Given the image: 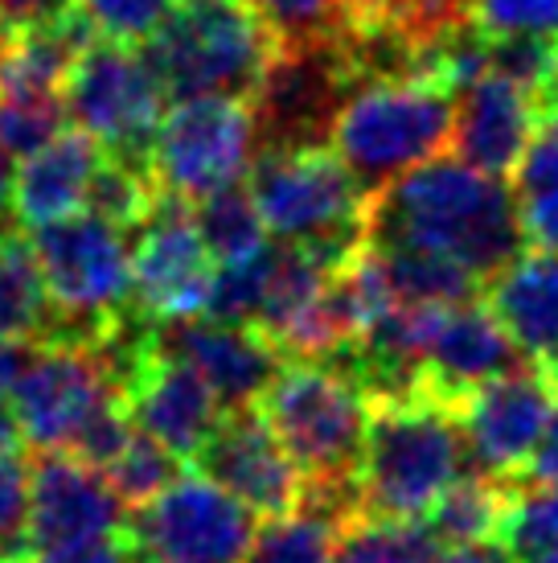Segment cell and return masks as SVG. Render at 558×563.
<instances>
[{
	"instance_id": "ab89813d",
	"label": "cell",
	"mask_w": 558,
	"mask_h": 563,
	"mask_svg": "<svg viewBox=\"0 0 558 563\" xmlns=\"http://www.w3.org/2000/svg\"><path fill=\"white\" fill-rule=\"evenodd\" d=\"M75 9V0H0V37L54 25V21H63Z\"/></svg>"
},
{
	"instance_id": "d6a6232c",
	"label": "cell",
	"mask_w": 558,
	"mask_h": 563,
	"mask_svg": "<svg viewBox=\"0 0 558 563\" xmlns=\"http://www.w3.org/2000/svg\"><path fill=\"white\" fill-rule=\"evenodd\" d=\"M66 128L63 95H0V148L30 157Z\"/></svg>"
},
{
	"instance_id": "30bf717a",
	"label": "cell",
	"mask_w": 558,
	"mask_h": 563,
	"mask_svg": "<svg viewBox=\"0 0 558 563\" xmlns=\"http://www.w3.org/2000/svg\"><path fill=\"white\" fill-rule=\"evenodd\" d=\"M136 563H243L255 515L202 470L177 473L124 522Z\"/></svg>"
},
{
	"instance_id": "6da1fadb",
	"label": "cell",
	"mask_w": 558,
	"mask_h": 563,
	"mask_svg": "<svg viewBox=\"0 0 558 563\" xmlns=\"http://www.w3.org/2000/svg\"><path fill=\"white\" fill-rule=\"evenodd\" d=\"M366 243L439 251L481 284L526 247L505 181L435 157L370 194Z\"/></svg>"
},
{
	"instance_id": "b9f144b4",
	"label": "cell",
	"mask_w": 558,
	"mask_h": 563,
	"mask_svg": "<svg viewBox=\"0 0 558 563\" xmlns=\"http://www.w3.org/2000/svg\"><path fill=\"white\" fill-rule=\"evenodd\" d=\"M522 482H558V399L550 407V416H546V428L543 437H538V449L529 456Z\"/></svg>"
},
{
	"instance_id": "44dd1931",
	"label": "cell",
	"mask_w": 558,
	"mask_h": 563,
	"mask_svg": "<svg viewBox=\"0 0 558 563\" xmlns=\"http://www.w3.org/2000/svg\"><path fill=\"white\" fill-rule=\"evenodd\" d=\"M481 297L517 354L558 378V251L522 247L481 284Z\"/></svg>"
},
{
	"instance_id": "cb8c5ba5",
	"label": "cell",
	"mask_w": 558,
	"mask_h": 563,
	"mask_svg": "<svg viewBox=\"0 0 558 563\" xmlns=\"http://www.w3.org/2000/svg\"><path fill=\"white\" fill-rule=\"evenodd\" d=\"M513 485L481 477V473H460L456 482L439 494L423 527L435 534L439 548H468V543H496L501 518L510 506Z\"/></svg>"
},
{
	"instance_id": "484cf974",
	"label": "cell",
	"mask_w": 558,
	"mask_h": 563,
	"mask_svg": "<svg viewBox=\"0 0 558 563\" xmlns=\"http://www.w3.org/2000/svg\"><path fill=\"white\" fill-rule=\"evenodd\" d=\"M49 325V300L30 239L0 231V342L37 345Z\"/></svg>"
},
{
	"instance_id": "2e32d148",
	"label": "cell",
	"mask_w": 558,
	"mask_h": 563,
	"mask_svg": "<svg viewBox=\"0 0 558 563\" xmlns=\"http://www.w3.org/2000/svg\"><path fill=\"white\" fill-rule=\"evenodd\" d=\"M127 506L115 498L103 470L70 453H42L30 465V555L115 534Z\"/></svg>"
},
{
	"instance_id": "ba28073f",
	"label": "cell",
	"mask_w": 558,
	"mask_h": 563,
	"mask_svg": "<svg viewBox=\"0 0 558 563\" xmlns=\"http://www.w3.org/2000/svg\"><path fill=\"white\" fill-rule=\"evenodd\" d=\"M63 103L66 120L94 136L108 157L148 169V148L165 115V91L140 49L91 37L66 70Z\"/></svg>"
},
{
	"instance_id": "4fadbf2b",
	"label": "cell",
	"mask_w": 558,
	"mask_h": 563,
	"mask_svg": "<svg viewBox=\"0 0 558 563\" xmlns=\"http://www.w3.org/2000/svg\"><path fill=\"white\" fill-rule=\"evenodd\" d=\"M555 399L558 378L534 362L513 366L501 378L477 387L456 407L460 440H465V456L472 461V470L493 482L522 485Z\"/></svg>"
},
{
	"instance_id": "e575fe53",
	"label": "cell",
	"mask_w": 558,
	"mask_h": 563,
	"mask_svg": "<svg viewBox=\"0 0 558 563\" xmlns=\"http://www.w3.org/2000/svg\"><path fill=\"white\" fill-rule=\"evenodd\" d=\"M279 42H333L345 33L342 0H247Z\"/></svg>"
},
{
	"instance_id": "7dc6e473",
	"label": "cell",
	"mask_w": 558,
	"mask_h": 563,
	"mask_svg": "<svg viewBox=\"0 0 558 563\" xmlns=\"http://www.w3.org/2000/svg\"><path fill=\"white\" fill-rule=\"evenodd\" d=\"M546 563H558V555H555V560H546Z\"/></svg>"
},
{
	"instance_id": "ee69618b",
	"label": "cell",
	"mask_w": 558,
	"mask_h": 563,
	"mask_svg": "<svg viewBox=\"0 0 558 563\" xmlns=\"http://www.w3.org/2000/svg\"><path fill=\"white\" fill-rule=\"evenodd\" d=\"M25 358H30V345L25 342H0V399H9L13 378L21 375Z\"/></svg>"
},
{
	"instance_id": "52a82bcc",
	"label": "cell",
	"mask_w": 558,
	"mask_h": 563,
	"mask_svg": "<svg viewBox=\"0 0 558 563\" xmlns=\"http://www.w3.org/2000/svg\"><path fill=\"white\" fill-rule=\"evenodd\" d=\"M30 251L49 300V325L42 342H103L115 317L127 309V288H132L127 231L111 227L99 214H66L37 227Z\"/></svg>"
},
{
	"instance_id": "7c38bea8",
	"label": "cell",
	"mask_w": 558,
	"mask_h": 563,
	"mask_svg": "<svg viewBox=\"0 0 558 563\" xmlns=\"http://www.w3.org/2000/svg\"><path fill=\"white\" fill-rule=\"evenodd\" d=\"M115 391L99 345L87 342H42L30 345V358L13 378V416L21 440L37 453L70 449L75 432L94 407Z\"/></svg>"
},
{
	"instance_id": "5b68a950",
	"label": "cell",
	"mask_w": 558,
	"mask_h": 563,
	"mask_svg": "<svg viewBox=\"0 0 558 563\" xmlns=\"http://www.w3.org/2000/svg\"><path fill=\"white\" fill-rule=\"evenodd\" d=\"M140 46L172 103L198 95L250 99L276 58L279 37L247 0H177Z\"/></svg>"
},
{
	"instance_id": "4316f807",
	"label": "cell",
	"mask_w": 558,
	"mask_h": 563,
	"mask_svg": "<svg viewBox=\"0 0 558 563\" xmlns=\"http://www.w3.org/2000/svg\"><path fill=\"white\" fill-rule=\"evenodd\" d=\"M193 227H198V235H202L205 251L217 267L243 264L267 247L264 214H259V206L243 181L193 202Z\"/></svg>"
},
{
	"instance_id": "7a4b0ae2",
	"label": "cell",
	"mask_w": 558,
	"mask_h": 563,
	"mask_svg": "<svg viewBox=\"0 0 558 563\" xmlns=\"http://www.w3.org/2000/svg\"><path fill=\"white\" fill-rule=\"evenodd\" d=\"M456 407L432 395L378 399L357 461V501L366 518L423 522L439 494L465 473Z\"/></svg>"
},
{
	"instance_id": "ffe728a7",
	"label": "cell",
	"mask_w": 558,
	"mask_h": 563,
	"mask_svg": "<svg viewBox=\"0 0 558 563\" xmlns=\"http://www.w3.org/2000/svg\"><path fill=\"white\" fill-rule=\"evenodd\" d=\"M534 120H538V99L505 75L484 70L456 91L451 148L460 153L465 165L505 181L526 153Z\"/></svg>"
},
{
	"instance_id": "8992f818",
	"label": "cell",
	"mask_w": 558,
	"mask_h": 563,
	"mask_svg": "<svg viewBox=\"0 0 558 563\" xmlns=\"http://www.w3.org/2000/svg\"><path fill=\"white\" fill-rule=\"evenodd\" d=\"M370 407V395L333 358H292L255 399L304 485H357Z\"/></svg>"
},
{
	"instance_id": "60d3db41",
	"label": "cell",
	"mask_w": 558,
	"mask_h": 563,
	"mask_svg": "<svg viewBox=\"0 0 558 563\" xmlns=\"http://www.w3.org/2000/svg\"><path fill=\"white\" fill-rule=\"evenodd\" d=\"M411 0H342L345 33H387L399 25Z\"/></svg>"
},
{
	"instance_id": "603a6c76",
	"label": "cell",
	"mask_w": 558,
	"mask_h": 563,
	"mask_svg": "<svg viewBox=\"0 0 558 563\" xmlns=\"http://www.w3.org/2000/svg\"><path fill=\"white\" fill-rule=\"evenodd\" d=\"M513 210L529 247L558 251V95L538 108L526 153L513 169Z\"/></svg>"
},
{
	"instance_id": "c3c4849f",
	"label": "cell",
	"mask_w": 558,
	"mask_h": 563,
	"mask_svg": "<svg viewBox=\"0 0 558 563\" xmlns=\"http://www.w3.org/2000/svg\"><path fill=\"white\" fill-rule=\"evenodd\" d=\"M0 563H9V560H4V555H0Z\"/></svg>"
},
{
	"instance_id": "277c9868",
	"label": "cell",
	"mask_w": 558,
	"mask_h": 563,
	"mask_svg": "<svg viewBox=\"0 0 558 563\" xmlns=\"http://www.w3.org/2000/svg\"><path fill=\"white\" fill-rule=\"evenodd\" d=\"M456 95L439 79H357L333 111L328 141L366 194L451 148Z\"/></svg>"
},
{
	"instance_id": "f6af8a7d",
	"label": "cell",
	"mask_w": 558,
	"mask_h": 563,
	"mask_svg": "<svg viewBox=\"0 0 558 563\" xmlns=\"http://www.w3.org/2000/svg\"><path fill=\"white\" fill-rule=\"evenodd\" d=\"M13 449H25V440H21V423L13 416V404L0 399V453H13Z\"/></svg>"
},
{
	"instance_id": "ac0fdd59",
	"label": "cell",
	"mask_w": 558,
	"mask_h": 563,
	"mask_svg": "<svg viewBox=\"0 0 558 563\" xmlns=\"http://www.w3.org/2000/svg\"><path fill=\"white\" fill-rule=\"evenodd\" d=\"M156 345L172 358L189 362L210 383L222 411L255 407L264 387L283 366V354L267 342L255 325L243 321H214V317H186V321H160Z\"/></svg>"
},
{
	"instance_id": "d4e9b609",
	"label": "cell",
	"mask_w": 558,
	"mask_h": 563,
	"mask_svg": "<svg viewBox=\"0 0 558 563\" xmlns=\"http://www.w3.org/2000/svg\"><path fill=\"white\" fill-rule=\"evenodd\" d=\"M382 276L390 284V297L411 300V305H465V300L481 297V280L460 267L456 260L439 255V251L423 247H373Z\"/></svg>"
},
{
	"instance_id": "836d02e7",
	"label": "cell",
	"mask_w": 558,
	"mask_h": 563,
	"mask_svg": "<svg viewBox=\"0 0 558 563\" xmlns=\"http://www.w3.org/2000/svg\"><path fill=\"white\" fill-rule=\"evenodd\" d=\"M0 555L30 560V461L25 449L0 453Z\"/></svg>"
},
{
	"instance_id": "5bb4252c",
	"label": "cell",
	"mask_w": 558,
	"mask_h": 563,
	"mask_svg": "<svg viewBox=\"0 0 558 563\" xmlns=\"http://www.w3.org/2000/svg\"><path fill=\"white\" fill-rule=\"evenodd\" d=\"M214 272L217 264L193 227V206L160 198L148 222L140 227V243L132 247L127 305L156 325L202 317L214 288Z\"/></svg>"
},
{
	"instance_id": "7402d4cb",
	"label": "cell",
	"mask_w": 558,
	"mask_h": 563,
	"mask_svg": "<svg viewBox=\"0 0 558 563\" xmlns=\"http://www.w3.org/2000/svg\"><path fill=\"white\" fill-rule=\"evenodd\" d=\"M99 161L103 148L94 136H87L82 128H63L54 141L33 148L13 177V219L25 231H37L46 222L78 214Z\"/></svg>"
},
{
	"instance_id": "83f0119b",
	"label": "cell",
	"mask_w": 558,
	"mask_h": 563,
	"mask_svg": "<svg viewBox=\"0 0 558 563\" xmlns=\"http://www.w3.org/2000/svg\"><path fill=\"white\" fill-rule=\"evenodd\" d=\"M342 527V518L300 501L288 515H276L264 527H255L243 563H333Z\"/></svg>"
},
{
	"instance_id": "f1b7e54d",
	"label": "cell",
	"mask_w": 558,
	"mask_h": 563,
	"mask_svg": "<svg viewBox=\"0 0 558 563\" xmlns=\"http://www.w3.org/2000/svg\"><path fill=\"white\" fill-rule=\"evenodd\" d=\"M496 548L510 563H546L558 555V482L513 485Z\"/></svg>"
},
{
	"instance_id": "3957f363",
	"label": "cell",
	"mask_w": 558,
	"mask_h": 563,
	"mask_svg": "<svg viewBox=\"0 0 558 563\" xmlns=\"http://www.w3.org/2000/svg\"><path fill=\"white\" fill-rule=\"evenodd\" d=\"M247 189L264 214L267 235L279 243L316 251L328 267H342L366 247L370 194L357 186L328 144L255 148Z\"/></svg>"
},
{
	"instance_id": "9a60e30c",
	"label": "cell",
	"mask_w": 558,
	"mask_h": 563,
	"mask_svg": "<svg viewBox=\"0 0 558 563\" xmlns=\"http://www.w3.org/2000/svg\"><path fill=\"white\" fill-rule=\"evenodd\" d=\"M193 465L243 501L255 518L288 515L304 501V473L295 470V461L283 453V444L255 407L222 411Z\"/></svg>"
},
{
	"instance_id": "8fae6325",
	"label": "cell",
	"mask_w": 558,
	"mask_h": 563,
	"mask_svg": "<svg viewBox=\"0 0 558 563\" xmlns=\"http://www.w3.org/2000/svg\"><path fill=\"white\" fill-rule=\"evenodd\" d=\"M357 82L354 58L342 37L333 42H279L264 79L250 95L255 148L325 144L333 111Z\"/></svg>"
},
{
	"instance_id": "4dcf8cb0",
	"label": "cell",
	"mask_w": 558,
	"mask_h": 563,
	"mask_svg": "<svg viewBox=\"0 0 558 563\" xmlns=\"http://www.w3.org/2000/svg\"><path fill=\"white\" fill-rule=\"evenodd\" d=\"M156 202H160V189H156L153 173L103 153L82 206H91V214L108 219L120 231H140L148 222V214L156 210Z\"/></svg>"
},
{
	"instance_id": "1f68e13d",
	"label": "cell",
	"mask_w": 558,
	"mask_h": 563,
	"mask_svg": "<svg viewBox=\"0 0 558 563\" xmlns=\"http://www.w3.org/2000/svg\"><path fill=\"white\" fill-rule=\"evenodd\" d=\"M177 473H181V461H177L165 444H156L153 437H144L140 428L132 432V440H127L124 449L103 465V477H108V485L115 489V498L124 501L127 510L148 506L165 485L177 482Z\"/></svg>"
},
{
	"instance_id": "d6986e66",
	"label": "cell",
	"mask_w": 558,
	"mask_h": 563,
	"mask_svg": "<svg viewBox=\"0 0 558 563\" xmlns=\"http://www.w3.org/2000/svg\"><path fill=\"white\" fill-rule=\"evenodd\" d=\"M513 366H522V354L501 321L489 313L484 300H465V305H451L435 329L432 350L423 358V375H418V391L448 407H460L477 387L501 378Z\"/></svg>"
},
{
	"instance_id": "e0dca14e",
	"label": "cell",
	"mask_w": 558,
	"mask_h": 563,
	"mask_svg": "<svg viewBox=\"0 0 558 563\" xmlns=\"http://www.w3.org/2000/svg\"><path fill=\"white\" fill-rule=\"evenodd\" d=\"M124 399L144 437L165 444L181 465H193V456L202 453L214 423L222 420V404L189 362L165 354L153 345L140 366L124 378Z\"/></svg>"
},
{
	"instance_id": "bcb514c9",
	"label": "cell",
	"mask_w": 558,
	"mask_h": 563,
	"mask_svg": "<svg viewBox=\"0 0 558 563\" xmlns=\"http://www.w3.org/2000/svg\"><path fill=\"white\" fill-rule=\"evenodd\" d=\"M9 210H13V161L0 148V231H9Z\"/></svg>"
},
{
	"instance_id": "9c48e42d",
	"label": "cell",
	"mask_w": 558,
	"mask_h": 563,
	"mask_svg": "<svg viewBox=\"0 0 558 563\" xmlns=\"http://www.w3.org/2000/svg\"><path fill=\"white\" fill-rule=\"evenodd\" d=\"M255 144L259 141H255V115L247 99H231V95L177 99L172 111H165L156 124L148 173L160 198L193 206L217 189L243 181Z\"/></svg>"
},
{
	"instance_id": "74e56055",
	"label": "cell",
	"mask_w": 558,
	"mask_h": 563,
	"mask_svg": "<svg viewBox=\"0 0 558 563\" xmlns=\"http://www.w3.org/2000/svg\"><path fill=\"white\" fill-rule=\"evenodd\" d=\"M472 21L489 37L505 33L558 37V0H472Z\"/></svg>"
},
{
	"instance_id": "8d00e7d4",
	"label": "cell",
	"mask_w": 558,
	"mask_h": 563,
	"mask_svg": "<svg viewBox=\"0 0 558 563\" xmlns=\"http://www.w3.org/2000/svg\"><path fill=\"white\" fill-rule=\"evenodd\" d=\"M132 432H136V423H132L127 399H124V391L115 387V391L87 416V423L75 432V440H70L66 453L78 456V461H87V465H94V470H103L111 456L132 440Z\"/></svg>"
},
{
	"instance_id": "f35d334b",
	"label": "cell",
	"mask_w": 558,
	"mask_h": 563,
	"mask_svg": "<svg viewBox=\"0 0 558 563\" xmlns=\"http://www.w3.org/2000/svg\"><path fill=\"white\" fill-rule=\"evenodd\" d=\"M25 563H136V555H132L127 531L120 527L115 534H103V539H87V543H70V548L54 551H33Z\"/></svg>"
},
{
	"instance_id": "d590c367",
	"label": "cell",
	"mask_w": 558,
	"mask_h": 563,
	"mask_svg": "<svg viewBox=\"0 0 558 563\" xmlns=\"http://www.w3.org/2000/svg\"><path fill=\"white\" fill-rule=\"evenodd\" d=\"M75 4L99 37L136 46L153 37V30L172 13L177 0H75Z\"/></svg>"
},
{
	"instance_id": "7bdbcfd3",
	"label": "cell",
	"mask_w": 558,
	"mask_h": 563,
	"mask_svg": "<svg viewBox=\"0 0 558 563\" xmlns=\"http://www.w3.org/2000/svg\"><path fill=\"white\" fill-rule=\"evenodd\" d=\"M435 563H510V555L496 543H468V548H444Z\"/></svg>"
},
{
	"instance_id": "f546056e",
	"label": "cell",
	"mask_w": 558,
	"mask_h": 563,
	"mask_svg": "<svg viewBox=\"0 0 558 563\" xmlns=\"http://www.w3.org/2000/svg\"><path fill=\"white\" fill-rule=\"evenodd\" d=\"M435 534L423 522H387L357 515L342 527L333 563H435Z\"/></svg>"
}]
</instances>
